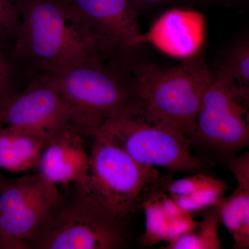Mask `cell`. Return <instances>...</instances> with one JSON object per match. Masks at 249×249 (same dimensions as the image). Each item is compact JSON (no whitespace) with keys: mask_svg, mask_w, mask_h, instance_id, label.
<instances>
[{"mask_svg":"<svg viewBox=\"0 0 249 249\" xmlns=\"http://www.w3.org/2000/svg\"><path fill=\"white\" fill-rule=\"evenodd\" d=\"M126 69L132 103L193 142L201 99L213 77L202 55L198 52L173 67L142 63Z\"/></svg>","mask_w":249,"mask_h":249,"instance_id":"obj_1","label":"cell"},{"mask_svg":"<svg viewBox=\"0 0 249 249\" xmlns=\"http://www.w3.org/2000/svg\"><path fill=\"white\" fill-rule=\"evenodd\" d=\"M13 1L20 26L11 55L28 83L96 57L70 25L60 0Z\"/></svg>","mask_w":249,"mask_h":249,"instance_id":"obj_2","label":"cell"},{"mask_svg":"<svg viewBox=\"0 0 249 249\" xmlns=\"http://www.w3.org/2000/svg\"><path fill=\"white\" fill-rule=\"evenodd\" d=\"M59 191L48 217L29 240L28 249H115L124 247L121 219L74 183Z\"/></svg>","mask_w":249,"mask_h":249,"instance_id":"obj_3","label":"cell"},{"mask_svg":"<svg viewBox=\"0 0 249 249\" xmlns=\"http://www.w3.org/2000/svg\"><path fill=\"white\" fill-rule=\"evenodd\" d=\"M39 78L53 87L70 105L88 136L93 137L105 121L133 102L127 70L97 57Z\"/></svg>","mask_w":249,"mask_h":249,"instance_id":"obj_4","label":"cell"},{"mask_svg":"<svg viewBox=\"0 0 249 249\" xmlns=\"http://www.w3.org/2000/svg\"><path fill=\"white\" fill-rule=\"evenodd\" d=\"M96 133L140 164L178 172H199L202 168V162L190 151L191 141L147 117L133 103L105 121Z\"/></svg>","mask_w":249,"mask_h":249,"instance_id":"obj_5","label":"cell"},{"mask_svg":"<svg viewBox=\"0 0 249 249\" xmlns=\"http://www.w3.org/2000/svg\"><path fill=\"white\" fill-rule=\"evenodd\" d=\"M60 1L80 40L103 61H124L142 42L139 12L130 0Z\"/></svg>","mask_w":249,"mask_h":249,"instance_id":"obj_6","label":"cell"},{"mask_svg":"<svg viewBox=\"0 0 249 249\" xmlns=\"http://www.w3.org/2000/svg\"><path fill=\"white\" fill-rule=\"evenodd\" d=\"M89 168L82 188L107 212L124 219L144 188L160 178L155 168L140 164L100 134L93 136Z\"/></svg>","mask_w":249,"mask_h":249,"instance_id":"obj_7","label":"cell"},{"mask_svg":"<svg viewBox=\"0 0 249 249\" xmlns=\"http://www.w3.org/2000/svg\"><path fill=\"white\" fill-rule=\"evenodd\" d=\"M249 98L213 74L203 95L193 142L230 154L249 142Z\"/></svg>","mask_w":249,"mask_h":249,"instance_id":"obj_8","label":"cell"},{"mask_svg":"<svg viewBox=\"0 0 249 249\" xmlns=\"http://www.w3.org/2000/svg\"><path fill=\"white\" fill-rule=\"evenodd\" d=\"M0 125L49 139L69 127L85 135L80 118L56 89L45 80H31L0 107Z\"/></svg>","mask_w":249,"mask_h":249,"instance_id":"obj_9","label":"cell"},{"mask_svg":"<svg viewBox=\"0 0 249 249\" xmlns=\"http://www.w3.org/2000/svg\"><path fill=\"white\" fill-rule=\"evenodd\" d=\"M83 135L79 129L69 127L49 139L37 167L45 179L56 186L84 184L89 156L85 150Z\"/></svg>","mask_w":249,"mask_h":249,"instance_id":"obj_10","label":"cell"},{"mask_svg":"<svg viewBox=\"0 0 249 249\" xmlns=\"http://www.w3.org/2000/svg\"><path fill=\"white\" fill-rule=\"evenodd\" d=\"M137 204L145 211V230L142 241L147 247L168 243L196 227L191 213L181 209L165 191L160 176L144 188Z\"/></svg>","mask_w":249,"mask_h":249,"instance_id":"obj_11","label":"cell"},{"mask_svg":"<svg viewBox=\"0 0 249 249\" xmlns=\"http://www.w3.org/2000/svg\"><path fill=\"white\" fill-rule=\"evenodd\" d=\"M204 39V18L196 11L168 10L152 26L142 42L149 40L165 53L186 58L199 52Z\"/></svg>","mask_w":249,"mask_h":249,"instance_id":"obj_12","label":"cell"},{"mask_svg":"<svg viewBox=\"0 0 249 249\" xmlns=\"http://www.w3.org/2000/svg\"><path fill=\"white\" fill-rule=\"evenodd\" d=\"M48 139L0 125V169L22 173L37 168Z\"/></svg>","mask_w":249,"mask_h":249,"instance_id":"obj_13","label":"cell"},{"mask_svg":"<svg viewBox=\"0 0 249 249\" xmlns=\"http://www.w3.org/2000/svg\"><path fill=\"white\" fill-rule=\"evenodd\" d=\"M237 188L223 196L214 206L222 222L231 233L233 249L249 248V178H237Z\"/></svg>","mask_w":249,"mask_h":249,"instance_id":"obj_14","label":"cell"},{"mask_svg":"<svg viewBox=\"0 0 249 249\" xmlns=\"http://www.w3.org/2000/svg\"><path fill=\"white\" fill-rule=\"evenodd\" d=\"M220 221L213 207L205 209L202 219L196 227L171 242L164 249H220L222 242L219 236Z\"/></svg>","mask_w":249,"mask_h":249,"instance_id":"obj_15","label":"cell"},{"mask_svg":"<svg viewBox=\"0 0 249 249\" xmlns=\"http://www.w3.org/2000/svg\"><path fill=\"white\" fill-rule=\"evenodd\" d=\"M215 75L227 80L242 96L249 98V42H237L230 49Z\"/></svg>","mask_w":249,"mask_h":249,"instance_id":"obj_16","label":"cell"},{"mask_svg":"<svg viewBox=\"0 0 249 249\" xmlns=\"http://www.w3.org/2000/svg\"><path fill=\"white\" fill-rule=\"evenodd\" d=\"M48 183L39 173L6 181L0 190V214L18 209L42 191Z\"/></svg>","mask_w":249,"mask_h":249,"instance_id":"obj_17","label":"cell"},{"mask_svg":"<svg viewBox=\"0 0 249 249\" xmlns=\"http://www.w3.org/2000/svg\"><path fill=\"white\" fill-rule=\"evenodd\" d=\"M229 188L224 181L210 176L204 184L191 195L174 198L173 200L183 211L193 213L214 207Z\"/></svg>","mask_w":249,"mask_h":249,"instance_id":"obj_18","label":"cell"},{"mask_svg":"<svg viewBox=\"0 0 249 249\" xmlns=\"http://www.w3.org/2000/svg\"><path fill=\"white\" fill-rule=\"evenodd\" d=\"M21 81L28 83L11 52L0 47V107L8 98L18 91V84Z\"/></svg>","mask_w":249,"mask_h":249,"instance_id":"obj_19","label":"cell"},{"mask_svg":"<svg viewBox=\"0 0 249 249\" xmlns=\"http://www.w3.org/2000/svg\"><path fill=\"white\" fill-rule=\"evenodd\" d=\"M20 26V18L13 0H0V47L11 53Z\"/></svg>","mask_w":249,"mask_h":249,"instance_id":"obj_20","label":"cell"},{"mask_svg":"<svg viewBox=\"0 0 249 249\" xmlns=\"http://www.w3.org/2000/svg\"><path fill=\"white\" fill-rule=\"evenodd\" d=\"M138 12L144 10L157 9L162 6H168L178 1H191V0H130Z\"/></svg>","mask_w":249,"mask_h":249,"instance_id":"obj_21","label":"cell"},{"mask_svg":"<svg viewBox=\"0 0 249 249\" xmlns=\"http://www.w3.org/2000/svg\"><path fill=\"white\" fill-rule=\"evenodd\" d=\"M205 1H211V2H230V1H235V0H203Z\"/></svg>","mask_w":249,"mask_h":249,"instance_id":"obj_22","label":"cell"},{"mask_svg":"<svg viewBox=\"0 0 249 249\" xmlns=\"http://www.w3.org/2000/svg\"><path fill=\"white\" fill-rule=\"evenodd\" d=\"M6 180L4 179V178H3L2 175L1 174V169H0V190L2 188V186H4L5 183H6Z\"/></svg>","mask_w":249,"mask_h":249,"instance_id":"obj_23","label":"cell"}]
</instances>
